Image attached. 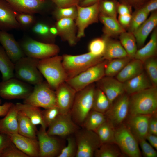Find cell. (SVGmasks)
Masks as SVG:
<instances>
[{
  "label": "cell",
  "mask_w": 157,
  "mask_h": 157,
  "mask_svg": "<svg viewBox=\"0 0 157 157\" xmlns=\"http://www.w3.org/2000/svg\"><path fill=\"white\" fill-rule=\"evenodd\" d=\"M33 89L31 85L13 77L0 82V97L7 100L24 99Z\"/></svg>",
  "instance_id": "obj_11"
},
{
  "label": "cell",
  "mask_w": 157,
  "mask_h": 157,
  "mask_svg": "<svg viewBox=\"0 0 157 157\" xmlns=\"http://www.w3.org/2000/svg\"><path fill=\"white\" fill-rule=\"evenodd\" d=\"M120 42L126 52L128 56L132 59L134 58L137 50L135 38L133 33L125 31L119 35Z\"/></svg>",
  "instance_id": "obj_35"
},
{
  "label": "cell",
  "mask_w": 157,
  "mask_h": 157,
  "mask_svg": "<svg viewBox=\"0 0 157 157\" xmlns=\"http://www.w3.org/2000/svg\"><path fill=\"white\" fill-rule=\"evenodd\" d=\"M132 8L127 4L118 2L117 6V13L119 15L132 14Z\"/></svg>",
  "instance_id": "obj_55"
},
{
  "label": "cell",
  "mask_w": 157,
  "mask_h": 157,
  "mask_svg": "<svg viewBox=\"0 0 157 157\" xmlns=\"http://www.w3.org/2000/svg\"><path fill=\"white\" fill-rule=\"evenodd\" d=\"M16 18L22 28L31 27L36 22L34 15L29 13H18Z\"/></svg>",
  "instance_id": "obj_48"
},
{
  "label": "cell",
  "mask_w": 157,
  "mask_h": 157,
  "mask_svg": "<svg viewBox=\"0 0 157 157\" xmlns=\"http://www.w3.org/2000/svg\"><path fill=\"white\" fill-rule=\"evenodd\" d=\"M152 115L138 114L130 115L127 126L138 140L145 139L148 133V124Z\"/></svg>",
  "instance_id": "obj_23"
},
{
  "label": "cell",
  "mask_w": 157,
  "mask_h": 157,
  "mask_svg": "<svg viewBox=\"0 0 157 157\" xmlns=\"http://www.w3.org/2000/svg\"><path fill=\"white\" fill-rule=\"evenodd\" d=\"M143 66L153 86H157V61L154 57L148 58L143 62Z\"/></svg>",
  "instance_id": "obj_44"
},
{
  "label": "cell",
  "mask_w": 157,
  "mask_h": 157,
  "mask_svg": "<svg viewBox=\"0 0 157 157\" xmlns=\"http://www.w3.org/2000/svg\"><path fill=\"white\" fill-rule=\"evenodd\" d=\"M157 50V29L153 31L150 39L143 47L137 50L134 59L139 60L143 62L146 59L154 57Z\"/></svg>",
  "instance_id": "obj_31"
},
{
  "label": "cell",
  "mask_w": 157,
  "mask_h": 157,
  "mask_svg": "<svg viewBox=\"0 0 157 157\" xmlns=\"http://www.w3.org/2000/svg\"><path fill=\"white\" fill-rule=\"evenodd\" d=\"M149 144L155 149H157V136L156 135L148 133L145 138Z\"/></svg>",
  "instance_id": "obj_59"
},
{
  "label": "cell",
  "mask_w": 157,
  "mask_h": 157,
  "mask_svg": "<svg viewBox=\"0 0 157 157\" xmlns=\"http://www.w3.org/2000/svg\"><path fill=\"white\" fill-rule=\"evenodd\" d=\"M56 6L65 8L76 6L79 4L80 0H51Z\"/></svg>",
  "instance_id": "obj_51"
},
{
  "label": "cell",
  "mask_w": 157,
  "mask_h": 157,
  "mask_svg": "<svg viewBox=\"0 0 157 157\" xmlns=\"http://www.w3.org/2000/svg\"><path fill=\"white\" fill-rule=\"evenodd\" d=\"M114 143L101 144L95 151V157H119L122 155L120 151Z\"/></svg>",
  "instance_id": "obj_42"
},
{
  "label": "cell",
  "mask_w": 157,
  "mask_h": 157,
  "mask_svg": "<svg viewBox=\"0 0 157 157\" xmlns=\"http://www.w3.org/2000/svg\"><path fill=\"white\" fill-rule=\"evenodd\" d=\"M8 135L11 142L29 157H39V147L37 138L27 137L19 133Z\"/></svg>",
  "instance_id": "obj_22"
},
{
  "label": "cell",
  "mask_w": 157,
  "mask_h": 157,
  "mask_svg": "<svg viewBox=\"0 0 157 157\" xmlns=\"http://www.w3.org/2000/svg\"><path fill=\"white\" fill-rule=\"evenodd\" d=\"M94 131L98 135L101 144L115 143L114 127L107 120Z\"/></svg>",
  "instance_id": "obj_36"
},
{
  "label": "cell",
  "mask_w": 157,
  "mask_h": 157,
  "mask_svg": "<svg viewBox=\"0 0 157 157\" xmlns=\"http://www.w3.org/2000/svg\"><path fill=\"white\" fill-rule=\"evenodd\" d=\"M95 89L92 84L76 93L70 113L73 120L78 126H82L92 109Z\"/></svg>",
  "instance_id": "obj_4"
},
{
  "label": "cell",
  "mask_w": 157,
  "mask_h": 157,
  "mask_svg": "<svg viewBox=\"0 0 157 157\" xmlns=\"http://www.w3.org/2000/svg\"><path fill=\"white\" fill-rule=\"evenodd\" d=\"M11 142L8 135L0 133V157L3 151Z\"/></svg>",
  "instance_id": "obj_52"
},
{
  "label": "cell",
  "mask_w": 157,
  "mask_h": 157,
  "mask_svg": "<svg viewBox=\"0 0 157 157\" xmlns=\"http://www.w3.org/2000/svg\"><path fill=\"white\" fill-rule=\"evenodd\" d=\"M116 0H102L99 1V13L117 19V6Z\"/></svg>",
  "instance_id": "obj_43"
},
{
  "label": "cell",
  "mask_w": 157,
  "mask_h": 157,
  "mask_svg": "<svg viewBox=\"0 0 157 157\" xmlns=\"http://www.w3.org/2000/svg\"><path fill=\"white\" fill-rule=\"evenodd\" d=\"M78 126L73 120L70 113L60 114L48 127L47 132L50 135L67 137L74 134Z\"/></svg>",
  "instance_id": "obj_15"
},
{
  "label": "cell",
  "mask_w": 157,
  "mask_h": 157,
  "mask_svg": "<svg viewBox=\"0 0 157 157\" xmlns=\"http://www.w3.org/2000/svg\"><path fill=\"white\" fill-rule=\"evenodd\" d=\"M50 25L45 22L38 21L31 27V31L34 34L44 42L54 43L49 33Z\"/></svg>",
  "instance_id": "obj_38"
},
{
  "label": "cell",
  "mask_w": 157,
  "mask_h": 157,
  "mask_svg": "<svg viewBox=\"0 0 157 157\" xmlns=\"http://www.w3.org/2000/svg\"><path fill=\"white\" fill-rule=\"evenodd\" d=\"M18 112L13 104L4 117L0 119V133L8 135L18 133Z\"/></svg>",
  "instance_id": "obj_25"
},
{
  "label": "cell",
  "mask_w": 157,
  "mask_h": 157,
  "mask_svg": "<svg viewBox=\"0 0 157 157\" xmlns=\"http://www.w3.org/2000/svg\"><path fill=\"white\" fill-rule=\"evenodd\" d=\"M74 21L70 18H63L56 20L55 24L58 30V36L71 46L75 45L78 40Z\"/></svg>",
  "instance_id": "obj_20"
},
{
  "label": "cell",
  "mask_w": 157,
  "mask_h": 157,
  "mask_svg": "<svg viewBox=\"0 0 157 157\" xmlns=\"http://www.w3.org/2000/svg\"><path fill=\"white\" fill-rule=\"evenodd\" d=\"M143 154L146 157H157V153L154 147L145 139L139 140Z\"/></svg>",
  "instance_id": "obj_50"
},
{
  "label": "cell",
  "mask_w": 157,
  "mask_h": 157,
  "mask_svg": "<svg viewBox=\"0 0 157 157\" xmlns=\"http://www.w3.org/2000/svg\"><path fill=\"white\" fill-rule=\"evenodd\" d=\"M18 13L6 1L0 0V31L21 28L16 18Z\"/></svg>",
  "instance_id": "obj_18"
},
{
  "label": "cell",
  "mask_w": 157,
  "mask_h": 157,
  "mask_svg": "<svg viewBox=\"0 0 157 157\" xmlns=\"http://www.w3.org/2000/svg\"><path fill=\"white\" fill-rule=\"evenodd\" d=\"M49 33L52 38L55 41L56 37L58 36V29L55 24L50 25Z\"/></svg>",
  "instance_id": "obj_60"
},
{
  "label": "cell",
  "mask_w": 157,
  "mask_h": 157,
  "mask_svg": "<svg viewBox=\"0 0 157 157\" xmlns=\"http://www.w3.org/2000/svg\"><path fill=\"white\" fill-rule=\"evenodd\" d=\"M132 14L119 15L117 20L121 25L125 29L127 28L130 22Z\"/></svg>",
  "instance_id": "obj_56"
},
{
  "label": "cell",
  "mask_w": 157,
  "mask_h": 157,
  "mask_svg": "<svg viewBox=\"0 0 157 157\" xmlns=\"http://www.w3.org/2000/svg\"><path fill=\"white\" fill-rule=\"evenodd\" d=\"M149 14L140 8L135 9L132 14L130 23L128 28V32L133 33L147 19Z\"/></svg>",
  "instance_id": "obj_40"
},
{
  "label": "cell",
  "mask_w": 157,
  "mask_h": 157,
  "mask_svg": "<svg viewBox=\"0 0 157 157\" xmlns=\"http://www.w3.org/2000/svg\"><path fill=\"white\" fill-rule=\"evenodd\" d=\"M124 91L132 94L153 86L147 75L143 72L123 83Z\"/></svg>",
  "instance_id": "obj_26"
},
{
  "label": "cell",
  "mask_w": 157,
  "mask_h": 157,
  "mask_svg": "<svg viewBox=\"0 0 157 157\" xmlns=\"http://www.w3.org/2000/svg\"><path fill=\"white\" fill-rule=\"evenodd\" d=\"M0 43L14 63L26 56L19 42L7 31H0Z\"/></svg>",
  "instance_id": "obj_19"
},
{
  "label": "cell",
  "mask_w": 157,
  "mask_h": 157,
  "mask_svg": "<svg viewBox=\"0 0 157 157\" xmlns=\"http://www.w3.org/2000/svg\"><path fill=\"white\" fill-rule=\"evenodd\" d=\"M152 13L149 17L133 33L138 47L143 46L149 35L157 26V11Z\"/></svg>",
  "instance_id": "obj_24"
},
{
  "label": "cell",
  "mask_w": 157,
  "mask_h": 157,
  "mask_svg": "<svg viewBox=\"0 0 157 157\" xmlns=\"http://www.w3.org/2000/svg\"><path fill=\"white\" fill-rule=\"evenodd\" d=\"M111 105L104 93L99 88L95 89L92 110L104 114Z\"/></svg>",
  "instance_id": "obj_37"
},
{
  "label": "cell",
  "mask_w": 157,
  "mask_h": 157,
  "mask_svg": "<svg viewBox=\"0 0 157 157\" xmlns=\"http://www.w3.org/2000/svg\"><path fill=\"white\" fill-rule=\"evenodd\" d=\"M39 60L25 56L14 63V76L30 85H34L43 80L38 68Z\"/></svg>",
  "instance_id": "obj_5"
},
{
  "label": "cell",
  "mask_w": 157,
  "mask_h": 157,
  "mask_svg": "<svg viewBox=\"0 0 157 157\" xmlns=\"http://www.w3.org/2000/svg\"><path fill=\"white\" fill-rule=\"evenodd\" d=\"M15 105L18 111L26 116L34 125H40L46 128L39 107L24 103H17Z\"/></svg>",
  "instance_id": "obj_27"
},
{
  "label": "cell",
  "mask_w": 157,
  "mask_h": 157,
  "mask_svg": "<svg viewBox=\"0 0 157 157\" xmlns=\"http://www.w3.org/2000/svg\"><path fill=\"white\" fill-rule=\"evenodd\" d=\"M19 43L26 56L39 60L57 55L60 51L59 46L54 43L39 41L29 37Z\"/></svg>",
  "instance_id": "obj_6"
},
{
  "label": "cell",
  "mask_w": 157,
  "mask_h": 157,
  "mask_svg": "<svg viewBox=\"0 0 157 157\" xmlns=\"http://www.w3.org/2000/svg\"><path fill=\"white\" fill-rule=\"evenodd\" d=\"M141 8L149 14L156 11L157 9V0H150Z\"/></svg>",
  "instance_id": "obj_57"
},
{
  "label": "cell",
  "mask_w": 157,
  "mask_h": 157,
  "mask_svg": "<svg viewBox=\"0 0 157 157\" xmlns=\"http://www.w3.org/2000/svg\"><path fill=\"white\" fill-rule=\"evenodd\" d=\"M120 2L127 4L135 9L140 8L150 0H118Z\"/></svg>",
  "instance_id": "obj_53"
},
{
  "label": "cell",
  "mask_w": 157,
  "mask_h": 157,
  "mask_svg": "<svg viewBox=\"0 0 157 157\" xmlns=\"http://www.w3.org/2000/svg\"><path fill=\"white\" fill-rule=\"evenodd\" d=\"M99 86L110 103L125 92L123 83L113 77L105 76L99 81Z\"/></svg>",
  "instance_id": "obj_21"
},
{
  "label": "cell",
  "mask_w": 157,
  "mask_h": 157,
  "mask_svg": "<svg viewBox=\"0 0 157 157\" xmlns=\"http://www.w3.org/2000/svg\"><path fill=\"white\" fill-rule=\"evenodd\" d=\"M1 101L0 99V117L5 116L13 104L11 102H6L1 105Z\"/></svg>",
  "instance_id": "obj_58"
},
{
  "label": "cell",
  "mask_w": 157,
  "mask_h": 157,
  "mask_svg": "<svg viewBox=\"0 0 157 157\" xmlns=\"http://www.w3.org/2000/svg\"><path fill=\"white\" fill-rule=\"evenodd\" d=\"M99 20L104 26L102 31L104 35L108 37L116 36L126 31L120 24L117 19L99 13Z\"/></svg>",
  "instance_id": "obj_29"
},
{
  "label": "cell",
  "mask_w": 157,
  "mask_h": 157,
  "mask_svg": "<svg viewBox=\"0 0 157 157\" xmlns=\"http://www.w3.org/2000/svg\"><path fill=\"white\" fill-rule=\"evenodd\" d=\"M42 117L46 127H48L61 114L57 106L44 109L42 111Z\"/></svg>",
  "instance_id": "obj_47"
},
{
  "label": "cell",
  "mask_w": 157,
  "mask_h": 157,
  "mask_svg": "<svg viewBox=\"0 0 157 157\" xmlns=\"http://www.w3.org/2000/svg\"><path fill=\"white\" fill-rule=\"evenodd\" d=\"M104 37L95 38L90 42L88 46V52L97 56H102L106 47Z\"/></svg>",
  "instance_id": "obj_45"
},
{
  "label": "cell",
  "mask_w": 157,
  "mask_h": 157,
  "mask_svg": "<svg viewBox=\"0 0 157 157\" xmlns=\"http://www.w3.org/2000/svg\"><path fill=\"white\" fill-rule=\"evenodd\" d=\"M83 0H80V3L82 1H83Z\"/></svg>",
  "instance_id": "obj_62"
},
{
  "label": "cell",
  "mask_w": 157,
  "mask_h": 157,
  "mask_svg": "<svg viewBox=\"0 0 157 157\" xmlns=\"http://www.w3.org/2000/svg\"><path fill=\"white\" fill-rule=\"evenodd\" d=\"M114 139L121 151L130 157H140L137 139L125 125L121 124L115 129Z\"/></svg>",
  "instance_id": "obj_10"
},
{
  "label": "cell",
  "mask_w": 157,
  "mask_h": 157,
  "mask_svg": "<svg viewBox=\"0 0 157 157\" xmlns=\"http://www.w3.org/2000/svg\"><path fill=\"white\" fill-rule=\"evenodd\" d=\"M17 118L18 133L27 137L37 138L38 131L36 126L26 116L19 111Z\"/></svg>",
  "instance_id": "obj_33"
},
{
  "label": "cell",
  "mask_w": 157,
  "mask_h": 157,
  "mask_svg": "<svg viewBox=\"0 0 157 157\" xmlns=\"http://www.w3.org/2000/svg\"><path fill=\"white\" fill-rule=\"evenodd\" d=\"M62 56L67 80L104 60L102 56H96L89 52L78 55L64 54Z\"/></svg>",
  "instance_id": "obj_3"
},
{
  "label": "cell",
  "mask_w": 157,
  "mask_h": 157,
  "mask_svg": "<svg viewBox=\"0 0 157 157\" xmlns=\"http://www.w3.org/2000/svg\"><path fill=\"white\" fill-rule=\"evenodd\" d=\"M19 13L43 14L52 9L51 0H4Z\"/></svg>",
  "instance_id": "obj_14"
},
{
  "label": "cell",
  "mask_w": 157,
  "mask_h": 157,
  "mask_svg": "<svg viewBox=\"0 0 157 157\" xmlns=\"http://www.w3.org/2000/svg\"><path fill=\"white\" fill-rule=\"evenodd\" d=\"M104 36L106 42L105 49L102 56L104 60L109 61L128 56L119 41Z\"/></svg>",
  "instance_id": "obj_28"
},
{
  "label": "cell",
  "mask_w": 157,
  "mask_h": 157,
  "mask_svg": "<svg viewBox=\"0 0 157 157\" xmlns=\"http://www.w3.org/2000/svg\"><path fill=\"white\" fill-rule=\"evenodd\" d=\"M46 129L41 126L37 132L39 157H57L63 147L62 142L56 136L48 134Z\"/></svg>",
  "instance_id": "obj_13"
},
{
  "label": "cell",
  "mask_w": 157,
  "mask_h": 157,
  "mask_svg": "<svg viewBox=\"0 0 157 157\" xmlns=\"http://www.w3.org/2000/svg\"><path fill=\"white\" fill-rule=\"evenodd\" d=\"M107 120L104 114L91 110L85 118L82 126L86 129L94 131Z\"/></svg>",
  "instance_id": "obj_34"
},
{
  "label": "cell",
  "mask_w": 157,
  "mask_h": 157,
  "mask_svg": "<svg viewBox=\"0 0 157 157\" xmlns=\"http://www.w3.org/2000/svg\"><path fill=\"white\" fill-rule=\"evenodd\" d=\"M67 145L63 147L57 157H76L77 147L74 136L72 135L67 137Z\"/></svg>",
  "instance_id": "obj_46"
},
{
  "label": "cell",
  "mask_w": 157,
  "mask_h": 157,
  "mask_svg": "<svg viewBox=\"0 0 157 157\" xmlns=\"http://www.w3.org/2000/svg\"><path fill=\"white\" fill-rule=\"evenodd\" d=\"M77 151L76 157H93L101 144L95 132L83 128L75 133Z\"/></svg>",
  "instance_id": "obj_9"
},
{
  "label": "cell",
  "mask_w": 157,
  "mask_h": 157,
  "mask_svg": "<svg viewBox=\"0 0 157 157\" xmlns=\"http://www.w3.org/2000/svg\"><path fill=\"white\" fill-rule=\"evenodd\" d=\"M131 60L117 75L116 79L124 83L143 72V63L137 59Z\"/></svg>",
  "instance_id": "obj_30"
},
{
  "label": "cell",
  "mask_w": 157,
  "mask_h": 157,
  "mask_svg": "<svg viewBox=\"0 0 157 157\" xmlns=\"http://www.w3.org/2000/svg\"><path fill=\"white\" fill-rule=\"evenodd\" d=\"M102 0H83L80 2L79 5L82 6H90Z\"/></svg>",
  "instance_id": "obj_61"
},
{
  "label": "cell",
  "mask_w": 157,
  "mask_h": 157,
  "mask_svg": "<svg viewBox=\"0 0 157 157\" xmlns=\"http://www.w3.org/2000/svg\"><path fill=\"white\" fill-rule=\"evenodd\" d=\"M131 95L129 99V112L130 115H153L156 113L157 87L152 86Z\"/></svg>",
  "instance_id": "obj_2"
},
{
  "label": "cell",
  "mask_w": 157,
  "mask_h": 157,
  "mask_svg": "<svg viewBox=\"0 0 157 157\" xmlns=\"http://www.w3.org/2000/svg\"><path fill=\"white\" fill-rule=\"evenodd\" d=\"M1 157H29L19 149L12 142L3 151Z\"/></svg>",
  "instance_id": "obj_49"
},
{
  "label": "cell",
  "mask_w": 157,
  "mask_h": 157,
  "mask_svg": "<svg viewBox=\"0 0 157 157\" xmlns=\"http://www.w3.org/2000/svg\"><path fill=\"white\" fill-rule=\"evenodd\" d=\"M107 62L104 60L65 82L76 92L81 90L105 76Z\"/></svg>",
  "instance_id": "obj_8"
},
{
  "label": "cell",
  "mask_w": 157,
  "mask_h": 157,
  "mask_svg": "<svg viewBox=\"0 0 157 157\" xmlns=\"http://www.w3.org/2000/svg\"><path fill=\"white\" fill-rule=\"evenodd\" d=\"M154 114L151 115L149 119L148 133L157 135V118L155 115H154Z\"/></svg>",
  "instance_id": "obj_54"
},
{
  "label": "cell",
  "mask_w": 157,
  "mask_h": 157,
  "mask_svg": "<svg viewBox=\"0 0 157 157\" xmlns=\"http://www.w3.org/2000/svg\"><path fill=\"white\" fill-rule=\"evenodd\" d=\"M55 92L57 106L60 113H70L76 92L66 82L61 84Z\"/></svg>",
  "instance_id": "obj_17"
},
{
  "label": "cell",
  "mask_w": 157,
  "mask_h": 157,
  "mask_svg": "<svg viewBox=\"0 0 157 157\" xmlns=\"http://www.w3.org/2000/svg\"><path fill=\"white\" fill-rule=\"evenodd\" d=\"M0 72L2 81L14 77V63L0 45Z\"/></svg>",
  "instance_id": "obj_32"
},
{
  "label": "cell",
  "mask_w": 157,
  "mask_h": 157,
  "mask_svg": "<svg viewBox=\"0 0 157 157\" xmlns=\"http://www.w3.org/2000/svg\"><path fill=\"white\" fill-rule=\"evenodd\" d=\"M24 103L44 109L57 106L55 92L47 82L43 81L34 85L33 91Z\"/></svg>",
  "instance_id": "obj_7"
},
{
  "label": "cell",
  "mask_w": 157,
  "mask_h": 157,
  "mask_svg": "<svg viewBox=\"0 0 157 157\" xmlns=\"http://www.w3.org/2000/svg\"><path fill=\"white\" fill-rule=\"evenodd\" d=\"M62 60V56L57 55L39 60L38 63V69L54 90L67 80Z\"/></svg>",
  "instance_id": "obj_1"
},
{
  "label": "cell",
  "mask_w": 157,
  "mask_h": 157,
  "mask_svg": "<svg viewBox=\"0 0 157 157\" xmlns=\"http://www.w3.org/2000/svg\"><path fill=\"white\" fill-rule=\"evenodd\" d=\"M52 14L56 20L63 18H70L75 21L77 14L76 6L65 8L55 6L52 11Z\"/></svg>",
  "instance_id": "obj_41"
},
{
  "label": "cell",
  "mask_w": 157,
  "mask_h": 157,
  "mask_svg": "<svg viewBox=\"0 0 157 157\" xmlns=\"http://www.w3.org/2000/svg\"><path fill=\"white\" fill-rule=\"evenodd\" d=\"M99 3L86 6L76 5L77 14L75 22L77 28V37L78 39L85 36V30L88 27L98 22Z\"/></svg>",
  "instance_id": "obj_12"
},
{
  "label": "cell",
  "mask_w": 157,
  "mask_h": 157,
  "mask_svg": "<svg viewBox=\"0 0 157 157\" xmlns=\"http://www.w3.org/2000/svg\"><path fill=\"white\" fill-rule=\"evenodd\" d=\"M131 59L128 56L109 60L105 66V76L113 77L117 75Z\"/></svg>",
  "instance_id": "obj_39"
},
{
  "label": "cell",
  "mask_w": 157,
  "mask_h": 157,
  "mask_svg": "<svg viewBox=\"0 0 157 157\" xmlns=\"http://www.w3.org/2000/svg\"><path fill=\"white\" fill-rule=\"evenodd\" d=\"M129 99L128 94H123L104 114L107 120L114 127L121 124L126 117L129 112Z\"/></svg>",
  "instance_id": "obj_16"
}]
</instances>
